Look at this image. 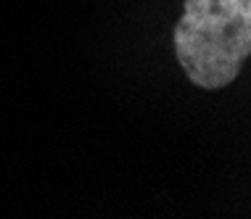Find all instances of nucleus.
<instances>
[{
	"label": "nucleus",
	"mask_w": 251,
	"mask_h": 219,
	"mask_svg": "<svg viewBox=\"0 0 251 219\" xmlns=\"http://www.w3.org/2000/svg\"><path fill=\"white\" fill-rule=\"evenodd\" d=\"M175 53L196 87L220 90L235 82L251 53V0H185Z\"/></svg>",
	"instance_id": "1"
}]
</instances>
